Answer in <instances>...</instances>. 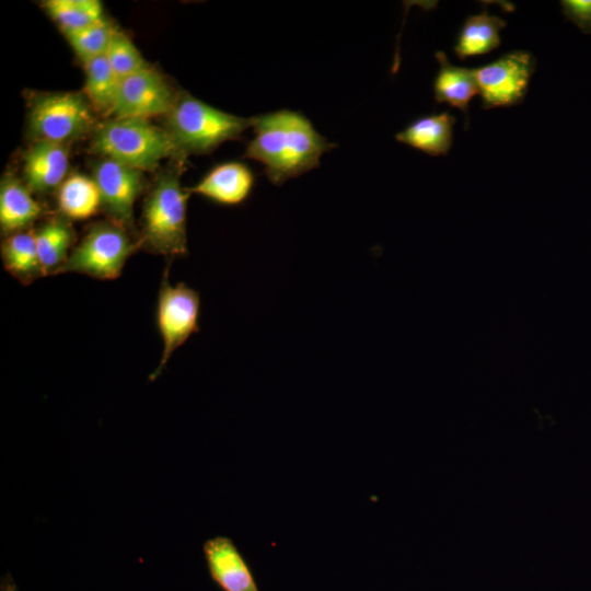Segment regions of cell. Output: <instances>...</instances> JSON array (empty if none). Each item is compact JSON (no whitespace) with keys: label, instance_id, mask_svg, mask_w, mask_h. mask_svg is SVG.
I'll list each match as a JSON object with an SVG mask.
<instances>
[{"label":"cell","instance_id":"obj_1","mask_svg":"<svg viewBox=\"0 0 591 591\" xmlns=\"http://www.w3.org/2000/svg\"><path fill=\"white\" fill-rule=\"evenodd\" d=\"M252 127L254 137L243 157L260 162L274 185L318 167L322 155L336 148L300 112L280 109L257 115L252 117Z\"/></svg>","mask_w":591,"mask_h":591},{"label":"cell","instance_id":"obj_2","mask_svg":"<svg viewBox=\"0 0 591 591\" xmlns=\"http://www.w3.org/2000/svg\"><path fill=\"white\" fill-rule=\"evenodd\" d=\"M186 158L173 160L161 170L149 189L141 213V246L165 257L187 253V188L181 185Z\"/></svg>","mask_w":591,"mask_h":591},{"label":"cell","instance_id":"obj_3","mask_svg":"<svg viewBox=\"0 0 591 591\" xmlns=\"http://www.w3.org/2000/svg\"><path fill=\"white\" fill-rule=\"evenodd\" d=\"M90 150L141 172H153L164 159L186 158L169 131L148 119L109 117L91 134Z\"/></svg>","mask_w":591,"mask_h":591},{"label":"cell","instance_id":"obj_4","mask_svg":"<svg viewBox=\"0 0 591 591\" xmlns=\"http://www.w3.org/2000/svg\"><path fill=\"white\" fill-rule=\"evenodd\" d=\"M166 117V130L179 151L208 154L222 142L236 140L252 127V117H240L220 111L187 92H177Z\"/></svg>","mask_w":591,"mask_h":591},{"label":"cell","instance_id":"obj_5","mask_svg":"<svg viewBox=\"0 0 591 591\" xmlns=\"http://www.w3.org/2000/svg\"><path fill=\"white\" fill-rule=\"evenodd\" d=\"M94 111L84 93L42 92L28 99V131L33 141L68 146L95 126Z\"/></svg>","mask_w":591,"mask_h":591},{"label":"cell","instance_id":"obj_6","mask_svg":"<svg viewBox=\"0 0 591 591\" xmlns=\"http://www.w3.org/2000/svg\"><path fill=\"white\" fill-rule=\"evenodd\" d=\"M124 227L112 220L91 224L72 248L59 274L78 273L102 280L120 276L127 259L141 247Z\"/></svg>","mask_w":591,"mask_h":591},{"label":"cell","instance_id":"obj_7","mask_svg":"<svg viewBox=\"0 0 591 591\" xmlns=\"http://www.w3.org/2000/svg\"><path fill=\"white\" fill-rule=\"evenodd\" d=\"M199 311L198 292L182 282L171 285L169 282V267H166L157 306V323L163 340V352L158 368L149 378L150 381H154L162 373L173 352L192 334L199 331Z\"/></svg>","mask_w":591,"mask_h":591},{"label":"cell","instance_id":"obj_8","mask_svg":"<svg viewBox=\"0 0 591 591\" xmlns=\"http://www.w3.org/2000/svg\"><path fill=\"white\" fill-rule=\"evenodd\" d=\"M535 69L534 57L525 50H513L473 69L482 107L491 109L523 102Z\"/></svg>","mask_w":591,"mask_h":591},{"label":"cell","instance_id":"obj_9","mask_svg":"<svg viewBox=\"0 0 591 591\" xmlns=\"http://www.w3.org/2000/svg\"><path fill=\"white\" fill-rule=\"evenodd\" d=\"M91 169L102 209L109 220L132 233L134 205L143 189V172L102 157L93 161Z\"/></svg>","mask_w":591,"mask_h":591},{"label":"cell","instance_id":"obj_10","mask_svg":"<svg viewBox=\"0 0 591 591\" xmlns=\"http://www.w3.org/2000/svg\"><path fill=\"white\" fill-rule=\"evenodd\" d=\"M177 92L151 66L120 79L111 117L148 119L167 115Z\"/></svg>","mask_w":591,"mask_h":591},{"label":"cell","instance_id":"obj_11","mask_svg":"<svg viewBox=\"0 0 591 591\" xmlns=\"http://www.w3.org/2000/svg\"><path fill=\"white\" fill-rule=\"evenodd\" d=\"M202 553L211 580L222 591H259L251 567L230 537L208 538Z\"/></svg>","mask_w":591,"mask_h":591},{"label":"cell","instance_id":"obj_12","mask_svg":"<svg viewBox=\"0 0 591 591\" xmlns=\"http://www.w3.org/2000/svg\"><path fill=\"white\" fill-rule=\"evenodd\" d=\"M68 169V146L33 141L24 152V183L33 193L46 195L58 190L67 178Z\"/></svg>","mask_w":591,"mask_h":591},{"label":"cell","instance_id":"obj_13","mask_svg":"<svg viewBox=\"0 0 591 591\" xmlns=\"http://www.w3.org/2000/svg\"><path fill=\"white\" fill-rule=\"evenodd\" d=\"M254 182V174L246 164L231 161L216 165L195 186L187 189L217 204L235 206L250 196Z\"/></svg>","mask_w":591,"mask_h":591},{"label":"cell","instance_id":"obj_14","mask_svg":"<svg viewBox=\"0 0 591 591\" xmlns=\"http://www.w3.org/2000/svg\"><path fill=\"white\" fill-rule=\"evenodd\" d=\"M24 181L7 173L0 183V228L7 236L28 230L43 213L42 205L33 197Z\"/></svg>","mask_w":591,"mask_h":591},{"label":"cell","instance_id":"obj_15","mask_svg":"<svg viewBox=\"0 0 591 591\" xmlns=\"http://www.w3.org/2000/svg\"><path fill=\"white\" fill-rule=\"evenodd\" d=\"M455 117L449 112L416 118L396 134L397 141L431 157L447 155L452 147Z\"/></svg>","mask_w":591,"mask_h":591},{"label":"cell","instance_id":"obj_16","mask_svg":"<svg viewBox=\"0 0 591 591\" xmlns=\"http://www.w3.org/2000/svg\"><path fill=\"white\" fill-rule=\"evenodd\" d=\"M439 70L433 80L434 99L448 103L464 114L465 128L468 125V102L479 93L474 70L453 66L442 51L436 53Z\"/></svg>","mask_w":591,"mask_h":591},{"label":"cell","instance_id":"obj_17","mask_svg":"<svg viewBox=\"0 0 591 591\" xmlns=\"http://www.w3.org/2000/svg\"><path fill=\"white\" fill-rule=\"evenodd\" d=\"M34 235L44 276L59 274L76 240L69 219L51 217L34 230Z\"/></svg>","mask_w":591,"mask_h":591},{"label":"cell","instance_id":"obj_18","mask_svg":"<svg viewBox=\"0 0 591 591\" xmlns=\"http://www.w3.org/2000/svg\"><path fill=\"white\" fill-rule=\"evenodd\" d=\"M506 21L483 10L478 14L468 15L457 35L454 46L455 55L465 60L471 56L485 55L500 45V31Z\"/></svg>","mask_w":591,"mask_h":591},{"label":"cell","instance_id":"obj_19","mask_svg":"<svg viewBox=\"0 0 591 591\" xmlns=\"http://www.w3.org/2000/svg\"><path fill=\"white\" fill-rule=\"evenodd\" d=\"M1 257L4 269L23 285L44 277L34 230L8 235L1 244Z\"/></svg>","mask_w":591,"mask_h":591},{"label":"cell","instance_id":"obj_20","mask_svg":"<svg viewBox=\"0 0 591 591\" xmlns=\"http://www.w3.org/2000/svg\"><path fill=\"white\" fill-rule=\"evenodd\" d=\"M85 72L84 95L93 111L111 117L115 107L120 78L115 73L105 55L83 63Z\"/></svg>","mask_w":591,"mask_h":591},{"label":"cell","instance_id":"obj_21","mask_svg":"<svg viewBox=\"0 0 591 591\" xmlns=\"http://www.w3.org/2000/svg\"><path fill=\"white\" fill-rule=\"evenodd\" d=\"M57 206L61 216L69 220L95 215L102 202L94 179L80 173L68 176L57 190Z\"/></svg>","mask_w":591,"mask_h":591},{"label":"cell","instance_id":"obj_22","mask_svg":"<svg viewBox=\"0 0 591 591\" xmlns=\"http://www.w3.org/2000/svg\"><path fill=\"white\" fill-rule=\"evenodd\" d=\"M42 7L65 36L104 20L97 0H46Z\"/></svg>","mask_w":591,"mask_h":591},{"label":"cell","instance_id":"obj_23","mask_svg":"<svg viewBox=\"0 0 591 591\" xmlns=\"http://www.w3.org/2000/svg\"><path fill=\"white\" fill-rule=\"evenodd\" d=\"M114 31L115 27L104 19L65 37L83 65L106 54Z\"/></svg>","mask_w":591,"mask_h":591},{"label":"cell","instance_id":"obj_24","mask_svg":"<svg viewBox=\"0 0 591 591\" xmlns=\"http://www.w3.org/2000/svg\"><path fill=\"white\" fill-rule=\"evenodd\" d=\"M105 56L120 79L150 66L131 39L118 28L112 35Z\"/></svg>","mask_w":591,"mask_h":591},{"label":"cell","instance_id":"obj_25","mask_svg":"<svg viewBox=\"0 0 591 591\" xmlns=\"http://www.w3.org/2000/svg\"><path fill=\"white\" fill-rule=\"evenodd\" d=\"M560 4L567 20L583 33H591V0H563Z\"/></svg>","mask_w":591,"mask_h":591},{"label":"cell","instance_id":"obj_26","mask_svg":"<svg viewBox=\"0 0 591 591\" xmlns=\"http://www.w3.org/2000/svg\"><path fill=\"white\" fill-rule=\"evenodd\" d=\"M0 591H19L10 572H7L0 581Z\"/></svg>","mask_w":591,"mask_h":591}]
</instances>
